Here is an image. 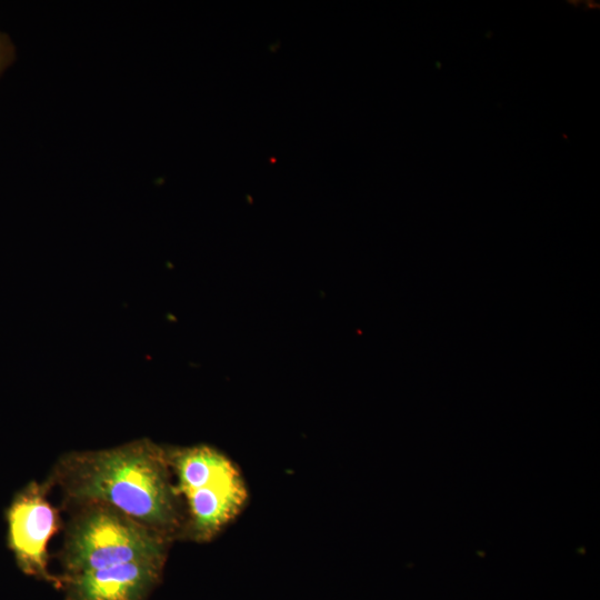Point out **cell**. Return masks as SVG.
I'll use <instances>...</instances> for the list:
<instances>
[{"mask_svg":"<svg viewBox=\"0 0 600 600\" xmlns=\"http://www.w3.org/2000/svg\"><path fill=\"white\" fill-rule=\"evenodd\" d=\"M170 470L167 450L140 440L70 453L59 461L56 479L69 499L113 507L171 540L184 523Z\"/></svg>","mask_w":600,"mask_h":600,"instance_id":"cell-1","label":"cell"},{"mask_svg":"<svg viewBox=\"0 0 600 600\" xmlns=\"http://www.w3.org/2000/svg\"><path fill=\"white\" fill-rule=\"evenodd\" d=\"M83 506L66 534L61 552L63 576L136 560H166L170 541L167 538L108 504L87 502Z\"/></svg>","mask_w":600,"mask_h":600,"instance_id":"cell-2","label":"cell"},{"mask_svg":"<svg viewBox=\"0 0 600 600\" xmlns=\"http://www.w3.org/2000/svg\"><path fill=\"white\" fill-rule=\"evenodd\" d=\"M46 494L47 487L37 482L17 494L7 512L9 544L23 572L60 588L47 564V543L59 528V514Z\"/></svg>","mask_w":600,"mask_h":600,"instance_id":"cell-3","label":"cell"},{"mask_svg":"<svg viewBox=\"0 0 600 600\" xmlns=\"http://www.w3.org/2000/svg\"><path fill=\"white\" fill-rule=\"evenodd\" d=\"M180 494L188 506L186 532L200 542L209 541L234 519L248 499L247 486L236 464Z\"/></svg>","mask_w":600,"mask_h":600,"instance_id":"cell-4","label":"cell"},{"mask_svg":"<svg viewBox=\"0 0 600 600\" xmlns=\"http://www.w3.org/2000/svg\"><path fill=\"white\" fill-rule=\"evenodd\" d=\"M166 560H136L62 576L64 600H147L160 580Z\"/></svg>","mask_w":600,"mask_h":600,"instance_id":"cell-5","label":"cell"},{"mask_svg":"<svg viewBox=\"0 0 600 600\" xmlns=\"http://www.w3.org/2000/svg\"><path fill=\"white\" fill-rule=\"evenodd\" d=\"M16 49L11 39L0 31V76L13 62Z\"/></svg>","mask_w":600,"mask_h":600,"instance_id":"cell-6","label":"cell"}]
</instances>
